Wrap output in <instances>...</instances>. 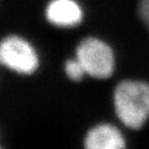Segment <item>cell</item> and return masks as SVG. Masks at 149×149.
I'll use <instances>...</instances> for the list:
<instances>
[{"label": "cell", "instance_id": "1", "mask_svg": "<svg viewBox=\"0 0 149 149\" xmlns=\"http://www.w3.org/2000/svg\"><path fill=\"white\" fill-rule=\"evenodd\" d=\"M118 119L130 129L139 130L149 118V84L141 80H123L113 92Z\"/></svg>", "mask_w": 149, "mask_h": 149}, {"label": "cell", "instance_id": "2", "mask_svg": "<svg viewBox=\"0 0 149 149\" xmlns=\"http://www.w3.org/2000/svg\"><path fill=\"white\" fill-rule=\"evenodd\" d=\"M76 58L85 73L95 79H108L114 70V54L111 47L104 41L87 37L80 41L76 49Z\"/></svg>", "mask_w": 149, "mask_h": 149}, {"label": "cell", "instance_id": "3", "mask_svg": "<svg viewBox=\"0 0 149 149\" xmlns=\"http://www.w3.org/2000/svg\"><path fill=\"white\" fill-rule=\"evenodd\" d=\"M0 61L7 69L31 74L38 69L39 57L30 43L17 35L5 37L0 45Z\"/></svg>", "mask_w": 149, "mask_h": 149}, {"label": "cell", "instance_id": "4", "mask_svg": "<svg viewBox=\"0 0 149 149\" xmlns=\"http://www.w3.org/2000/svg\"><path fill=\"white\" fill-rule=\"evenodd\" d=\"M82 10L74 0H52L46 8V17L59 27H73L82 20Z\"/></svg>", "mask_w": 149, "mask_h": 149}, {"label": "cell", "instance_id": "5", "mask_svg": "<svg viewBox=\"0 0 149 149\" xmlns=\"http://www.w3.org/2000/svg\"><path fill=\"white\" fill-rule=\"evenodd\" d=\"M84 147L87 149H121L125 139L120 131L111 124H100L86 134Z\"/></svg>", "mask_w": 149, "mask_h": 149}, {"label": "cell", "instance_id": "6", "mask_svg": "<svg viewBox=\"0 0 149 149\" xmlns=\"http://www.w3.org/2000/svg\"><path fill=\"white\" fill-rule=\"evenodd\" d=\"M64 70L67 77L74 81H79V80L82 79L83 76L86 74L84 68L82 67V65L77 58L69 59L65 62Z\"/></svg>", "mask_w": 149, "mask_h": 149}, {"label": "cell", "instance_id": "7", "mask_svg": "<svg viewBox=\"0 0 149 149\" xmlns=\"http://www.w3.org/2000/svg\"><path fill=\"white\" fill-rule=\"evenodd\" d=\"M139 14L141 20L149 29V0H141L139 6Z\"/></svg>", "mask_w": 149, "mask_h": 149}]
</instances>
